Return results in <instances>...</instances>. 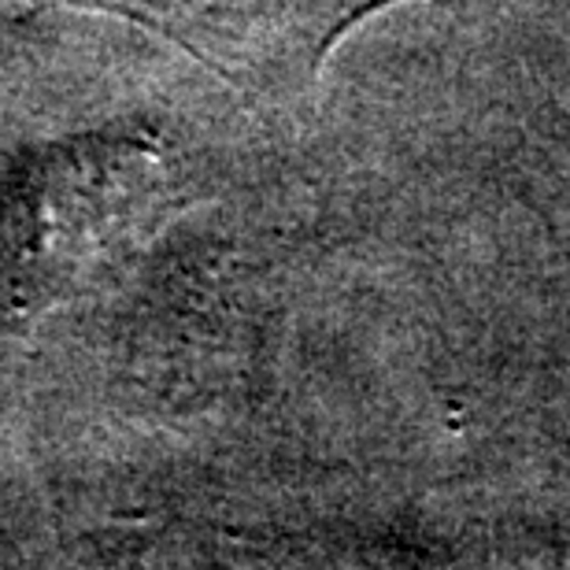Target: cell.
Segmentation results:
<instances>
[{
  "mask_svg": "<svg viewBox=\"0 0 570 570\" xmlns=\"http://www.w3.org/2000/svg\"><path fill=\"white\" fill-rule=\"evenodd\" d=\"M164 167L145 138L49 148L0 189V301L38 312L78 293L145 242Z\"/></svg>",
  "mask_w": 570,
  "mask_h": 570,
  "instance_id": "1",
  "label": "cell"
}]
</instances>
